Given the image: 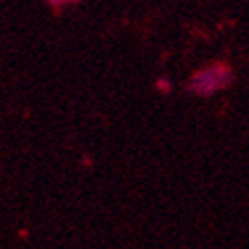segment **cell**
<instances>
[{"label":"cell","mask_w":249,"mask_h":249,"mask_svg":"<svg viewBox=\"0 0 249 249\" xmlns=\"http://www.w3.org/2000/svg\"><path fill=\"white\" fill-rule=\"evenodd\" d=\"M233 67L225 61H215V63H209L193 73L186 81V91L196 97H213L225 91L233 83Z\"/></svg>","instance_id":"1"},{"label":"cell","mask_w":249,"mask_h":249,"mask_svg":"<svg viewBox=\"0 0 249 249\" xmlns=\"http://www.w3.org/2000/svg\"><path fill=\"white\" fill-rule=\"evenodd\" d=\"M154 85H156V89H158L160 93H164V95L172 91V81H170L168 77H158Z\"/></svg>","instance_id":"2"},{"label":"cell","mask_w":249,"mask_h":249,"mask_svg":"<svg viewBox=\"0 0 249 249\" xmlns=\"http://www.w3.org/2000/svg\"><path fill=\"white\" fill-rule=\"evenodd\" d=\"M81 0H47V4L51 8H65V6H71V4H77Z\"/></svg>","instance_id":"3"}]
</instances>
